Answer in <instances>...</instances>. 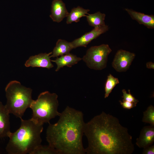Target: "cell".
I'll return each instance as SVG.
<instances>
[{
  "label": "cell",
  "instance_id": "obj_1",
  "mask_svg": "<svg viewBox=\"0 0 154 154\" xmlns=\"http://www.w3.org/2000/svg\"><path fill=\"white\" fill-rule=\"evenodd\" d=\"M84 135L88 143L87 154H131L135 150L127 128L104 112L85 123Z\"/></svg>",
  "mask_w": 154,
  "mask_h": 154
},
{
  "label": "cell",
  "instance_id": "obj_2",
  "mask_svg": "<svg viewBox=\"0 0 154 154\" xmlns=\"http://www.w3.org/2000/svg\"><path fill=\"white\" fill-rule=\"evenodd\" d=\"M55 123H49L46 131L48 145L59 154H84L82 143L85 122L80 111L67 106Z\"/></svg>",
  "mask_w": 154,
  "mask_h": 154
},
{
  "label": "cell",
  "instance_id": "obj_3",
  "mask_svg": "<svg viewBox=\"0 0 154 154\" xmlns=\"http://www.w3.org/2000/svg\"><path fill=\"white\" fill-rule=\"evenodd\" d=\"M20 119L19 128L14 133L10 131L7 134L9 139L5 149L9 154H31L42 142L43 125L35 123L31 119Z\"/></svg>",
  "mask_w": 154,
  "mask_h": 154
},
{
  "label": "cell",
  "instance_id": "obj_4",
  "mask_svg": "<svg viewBox=\"0 0 154 154\" xmlns=\"http://www.w3.org/2000/svg\"><path fill=\"white\" fill-rule=\"evenodd\" d=\"M7 103L5 106L9 114L21 118L33 100L32 90L22 85L19 82H10L5 88Z\"/></svg>",
  "mask_w": 154,
  "mask_h": 154
},
{
  "label": "cell",
  "instance_id": "obj_5",
  "mask_svg": "<svg viewBox=\"0 0 154 154\" xmlns=\"http://www.w3.org/2000/svg\"><path fill=\"white\" fill-rule=\"evenodd\" d=\"M58 96L55 93L46 91L42 92L36 100L31 102L29 108L32 110L31 119L35 123L43 125L50 123L51 119L60 114L58 110L59 106Z\"/></svg>",
  "mask_w": 154,
  "mask_h": 154
},
{
  "label": "cell",
  "instance_id": "obj_6",
  "mask_svg": "<svg viewBox=\"0 0 154 154\" xmlns=\"http://www.w3.org/2000/svg\"><path fill=\"white\" fill-rule=\"evenodd\" d=\"M112 50L107 44L91 47L82 59L90 68L101 70L105 68L109 54Z\"/></svg>",
  "mask_w": 154,
  "mask_h": 154
},
{
  "label": "cell",
  "instance_id": "obj_7",
  "mask_svg": "<svg viewBox=\"0 0 154 154\" xmlns=\"http://www.w3.org/2000/svg\"><path fill=\"white\" fill-rule=\"evenodd\" d=\"M135 54L122 49L116 53L112 65L117 72H125L129 68L135 57Z\"/></svg>",
  "mask_w": 154,
  "mask_h": 154
},
{
  "label": "cell",
  "instance_id": "obj_8",
  "mask_svg": "<svg viewBox=\"0 0 154 154\" xmlns=\"http://www.w3.org/2000/svg\"><path fill=\"white\" fill-rule=\"evenodd\" d=\"M108 26L106 25L94 28L90 32L85 33L80 37L71 42L73 48L80 46L86 47L87 45L92 40L106 33L108 30Z\"/></svg>",
  "mask_w": 154,
  "mask_h": 154
},
{
  "label": "cell",
  "instance_id": "obj_9",
  "mask_svg": "<svg viewBox=\"0 0 154 154\" xmlns=\"http://www.w3.org/2000/svg\"><path fill=\"white\" fill-rule=\"evenodd\" d=\"M52 52L48 53H40L30 57L25 63L27 67H40L49 69L53 67L50 56Z\"/></svg>",
  "mask_w": 154,
  "mask_h": 154
},
{
  "label": "cell",
  "instance_id": "obj_10",
  "mask_svg": "<svg viewBox=\"0 0 154 154\" xmlns=\"http://www.w3.org/2000/svg\"><path fill=\"white\" fill-rule=\"evenodd\" d=\"M154 142V126L144 127L141 129L135 144L140 148L145 149L152 145Z\"/></svg>",
  "mask_w": 154,
  "mask_h": 154
},
{
  "label": "cell",
  "instance_id": "obj_11",
  "mask_svg": "<svg viewBox=\"0 0 154 154\" xmlns=\"http://www.w3.org/2000/svg\"><path fill=\"white\" fill-rule=\"evenodd\" d=\"M68 13L64 3L62 0L53 1L50 17L53 21L61 22L64 18L67 17Z\"/></svg>",
  "mask_w": 154,
  "mask_h": 154
},
{
  "label": "cell",
  "instance_id": "obj_12",
  "mask_svg": "<svg viewBox=\"0 0 154 154\" xmlns=\"http://www.w3.org/2000/svg\"><path fill=\"white\" fill-rule=\"evenodd\" d=\"M131 18L136 21L140 24H142L148 28H154V15H146L131 9H125Z\"/></svg>",
  "mask_w": 154,
  "mask_h": 154
},
{
  "label": "cell",
  "instance_id": "obj_13",
  "mask_svg": "<svg viewBox=\"0 0 154 154\" xmlns=\"http://www.w3.org/2000/svg\"><path fill=\"white\" fill-rule=\"evenodd\" d=\"M9 113L0 101V138L7 137L10 131Z\"/></svg>",
  "mask_w": 154,
  "mask_h": 154
},
{
  "label": "cell",
  "instance_id": "obj_14",
  "mask_svg": "<svg viewBox=\"0 0 154 154\" xmlns=\"http://www.w3.org/2000/svg\"><path fill=\"white\" fill-rule=\"evenodd\" d=\"M82 59L80 57H77L76 55L69 53L67 54L61 56L54 60L51 61L55 62L57 65L55 70L56 71L64 66L71 67L72 66L76 64Z\"/></svg>",
  "mask_w": 154,
  "mask_h": 154
},
{
  "label": "cell",
  "instance_id": "obj_15",
  "mask_svg": "<svg viewBox=\"0 0 154 154\" xmlns=\"http://www.w3.org/2000/svg\"><path fill=\"white\" fill-rule=\"evenodd\" d=\"M73 48L71 42L61 39L57 41L55 46L54 47L52 55L50 57H58L70 53V52Z\"/></svg>",
  "mask_w": 154,
  "mask_h": 154
},
{
  "label": "cell",
  "instance_id": "obj_16",
  "mask_svg": "<svg viewBox=\"0 0 154 154\" xmlns=\"http://www.w3.org/2000/svg\"><path fill=\"white\" fill-rule=\"evenodd\" d=\"M90 11L88 9H84L79 6L72 8L67 17L66 23L69 24L73 22H78L80 21V18L86 17Z\"/></svg>",
  "mask_w": 154,
  "mask_h": 154
},
{
  "label": "cell",
  "instance_id": "obj_17",
  "mask_svg": "<svg viewBox=\"0 0 154 154\" xmlns=\"http://www.w3.org/2000/svg\"><path fill=\"white\" fill-rule=\"evenodd\" d=\"M106 15L98 11L92 14H88L86 16L89 25L97 27L105 25L104 22Z\"/></svg>",
  "mask_w": 154,
  "mask_h": 154
},
{
  "label": "cell",
  "instance_id": "obj_18",
  "mask_svg": "<svg viewBox=\"0 0 154 154\" xmlns=\"http://www.w3.org/2000/svg\"><path fill=\"white\" fill-rule=\"evenodd\" d=\"M119 83L118 78L110 74L107 77L105 86L104 98H108L115 86Z\"/></svg>",
  "mask_w": 154,
  "mask_h": 154
},
{
  "label": "cell",
  "instance_id": "obj_19",
  "mask_svg": "<svg viewBox=\"0 0 154 154\" xmlns=\"http://www.w3.org/2000/svg\"><path fill=\"white\" fill-rule=\"evenodd\" d=\"M31 154H59L58 151L50 145H40Z\"/></svg>",
  "mask_w": 154,
  "mask_h": 154
},
{
  "label": "cell",
  "instance_id": "obj_20",
  "mask_svg": "<svg viewBox=\"0 0 154 154\" xmlns=\"http://www.w3.org/2000/svg\"><path fill=\"white\" fill-rule=\"evenodd\" d=\"M142 121L144 123L154 126V107L153 106L149 105L146 110L143 112Z\"/></svg>",
  "mask_w": 154,
  "mask_h": 154
},
{
  "label": "cell",
  "instance_id": "obj_21",
  "mask_svg": "<svg viewBox=\"0 0 154 154\" xmlns=\"http://www.w3.org/2000/svg\"><path fill=\"white\" fill-rule=\"evenodd\" d=\"M122 91L123 93L122 100L127 101L137 105L139 101L131 94L130 90H128L129 93H127L124 89H123Z\"/></svg>",
  "mask_w": 154,
  "mask_h": 154
},
{
  "label": "cell",
  "instance_id": "obj_22",
  "mask_svg": "<svg viewBox=\"0 0 154 154\" xmlns=\"http://www.w3.org/2000/svg\"><path fill=\"white\" fill-rule=\"evenodd\" d=\"M119 102L122 107L124 109L130 110L136 106V105L126 101L120 100Z\"/></svg>",
  "mask_w": 154,
  "mask_h": 154
},
{
  "label": "cell",
  "instance_id": "obj_23",
  "mask_svg": "<svg viewBox=\"0 0 154 154\" xmlns=\"http://www.w3.org/2000/svg\"><path fill=\"white\" fill-rule=\"evenodd\" d=\"M142 153L143 154H154V145H152L144 149Z\"/></svg>",
  "mask_w": 154,
  "mask_h": 154
},
{
  "label": "cell",
  "instance_id": "obj_24",
  "mask_svg": "<svg viewBox=\"0 0 154 154\" xmlns=\"http://www.w3.org/2000/svg\"><path fill=\"white\" fill-rule=\"evenodd\" d=\"M146 67H147L149 69H153L154 68V64L153 63L150 62H147L146 63Z\"/></svg>",
  "mask_w": 154,
  "mask_h": 154
}]
</instances>
